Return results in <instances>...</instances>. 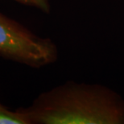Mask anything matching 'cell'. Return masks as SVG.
<instances>
[{"mask_svg":"<svg viewBox=\"0 0 124 124\" xmlns=\"http://www.w3.org/2000/svg\"><path fill=\"white\" fill-rule=\"evenodd\" d=\"M31 123L115 124L123 120L117 107L72 89H59L41 96L29 108H19Z\"/></svg>","mask_w":124,"mask_h":124,"instance_id":"1","label":"cell"},{"mask_svg":"<svg viewBox=\"0 0 124 124\" xmlns=\"http://www.w3.org/2000/svg\"><path fill=\"white\" fill-rule=\"evenodd\" d=\"M0 56L40 67L56 60V48L50 39L36 36L0 12Z\"/></svg>","mask_w":124,"mask_h":124,"instance_id":"2","label":"cell"},{"mask_svg":"<svg viewBox=\"0 0 124 124\" xmlns=\"http://www.w3.org/2000/svg\"><path fill=\"white\" fill-rule=\"evenodd\" d=\"M28 115L18 109L11 111L0 103V124H30Z\"/></svg>","mask_w":124,"mask_h":124,"instance_id":"3","label":"cell"},{"mask_svg":"<svg viewBox=\"0 0 124 124\" xmlns=\"http://www.w3.org/2000/svg\"><path fill=\"white\" fill-rule=\"evenodd\" d=\"M13 1L27 6L37 7L45 12L49 11V0H13Z\"/></svg>","mask_w":124,"mask_h":124,"instance_id":"4","label":"cell"}]
</instances>
